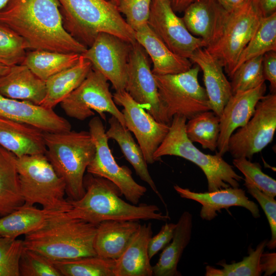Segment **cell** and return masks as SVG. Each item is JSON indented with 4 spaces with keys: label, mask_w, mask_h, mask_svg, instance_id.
Wrapping results in <instances>:
<instances>
[{
    "label": "cell",
    "mask_w": 276,
    "mask_h": 276,
    "mask_svg": "<svg viewBox=\"0 0 276 276\" xmlns=\"http://www.w3.org/2000/svg\"><path fill=\"white\" fill-rule=\"evenodd\" d=\"M135 38L151 58L154 75L176 74L187 71L192 67L190 59L172 52L148 24L135 31Z\"/></svg>",
    "instance_id": "7402d4cb"
},
{
    "label": "cell",
    "mask_w": 276,
    "mask_h": 276,
    "mask_svg": "<svg viewBox=\"0 0 276 276\" xmlns=\"http://www.w3.org/2000/svg\"><path fill=\"white\" fill-rule=\"evenodd\" d=\"M197 65L176 74L155 75L159 98L170 122L175 115L189 120L197 114L211 110L204 88L198 82Z\"/></svg>",
    "instance_id": "ba28073f"
},
{
    "label": "cell",
    "mask_w": 276,
    "mask_h": 276,
    "mask_svg": "<svg viewBox=\"0 0 276 276\" xmlns=\"http://www.w3.org/2000/svg\"><path fill=\"white\" fill-rule=\"evenodd\" d=\"M45 155L65 184L69 200H77L85 193L84 173L96 148L88 131L72 130L44 132Z\"/></svg>",
    "instance_id": "5b68a950"
},
{
    "label": "cell",
    "mask_w": 276,
    "mask_h": 276,
    "mask_svg": "<svg viewBox=\"0 0 276 276\" xmlns=\"http://www.w3.org/2000/svg\"><path fill=\"white\" fill-rule=\"evenodd\" d=\"M8 0H0V9L4 7Z\"/></svg>",
    "instance_id": "f907efd6"
},
{
    "label": "cell",
    "mask_w": 276,
    "mask_h": 276,
    "mask_svg": "<svg viewBox=\"0 0 276 276\" xmlns=\"http://www.w3.org/2000/svg\"><path fill=\"white\" fill-rule=\"evenodd\" d=\"M195 0H170L175 12H182Z\"/></svg>",
    "instance_id": "c3c4849f"
},
{
    "label": "cell",
    "mask_w": 276,
    "mask_h": 276,
    "mask_svg": "<svg viewBox=\"0 0 276 276\" xmlns=\"http://www.w3.org/2000/svg\"><path fill=\"white\" fill-rule=\"evenodd\" d=\"M0 22L29 49L82 54L87 49L64 28L58 0H8L0 9Z\"/></svg>",
    "instance_id": "6da1fadb"
},
{
    "label": "cell",
    "mask_w": 276,
    "mask_h": 276,
    "mask_svg": "<svg viewBox=\"0 0 276 276\" xmlns=\"http://www.w3.org/2000/svg\"><path fill=\"white\" fill-rule=\"evenodd\" d=\"M80 55L36 50L27 53L21 64L45 81L51 76L75 65Z\"/></svg>",
    "instance_id": "1f68e13d"
},
{
    "label": "cell",
    "mask_w": 276,
    "mask_h": 276,
    "mask_svg": "<svg viewBox=\"0 0 276 276\" xmlns=\"http://www.w3.org/2000/svg\"><path fill=\"white\" fill-rule=\"evenodd\" d=\"M226 12L217 0H195L181 18L189 32L202 39L206 48L217 37Z\"/></svg>",
    "instance_id": "44dd1931"
},
{
    "label": "cell",
    "mask_w": 276,
    "mask_h": 276,
    "mask_svg": "<svg viewBox=\"0 0 276 276\" xmlns=\"http://www.w3.org/2000/svg\"><path fill=\"white\" fill-rule=\"evenodd\" d=\"M262 66L264 79L270 83V93H276V51L263 55Z\"/></svg>",
    "instance_id": "f6af8a7d"
},
{
    "label": "cell",
    "mask_w": 276,
    "mask_h": 276,
    "mask_svg": "<svg viewBox=\"0 0 276 276\" xmlns=\"http://www.w3.org/2000/svg\"><path fill=\"white\" fill-rule=\"evenodd\" d=\"M189 59L202 70L211 110L220 117L233 95L231 83L224 75L222 66L204 47L196 50Z\"/></svg>",
    "instance_id": "ffe728a7"
},
{
    "label": "cell",
    "mask_w": 276,
    "mask_h": 276,
    "mask_svg": "<svg viewBox=\"0 0 276 276\" xmlns=\"http://www.w3.org/2000/svg\"><path fill=\"white\" fill-rule=\"evenodd\" d=\"M152 0H121L118 5L128 25L134 31L148 24Z\"/></svg>",
    "instance_id": "b9f144b4"
},
{
    "label": "cell",
    "mask_w": 276,
    "mask_h": 276,
    "mask_svg": "<svg viewBox=\"0 0 276 276\" xmlns=\"http://www.w3.org/2000/svg\"><path fill=\"white\" fill-rule=\"evenodd\" d=\"M84 195L77 200H69L72 208L68 217L84 220L98 225L106 220H156L167 221L168 214L159 212L154 204H133L123 200L119 187L109 180L88 173L84 176Z\"/></svg>",
    "instance_id": "7a4b0ae2"
},
{
    "label": "cell",
    "mask_w": 276,
    "mask_h": 276,
    "mask_svg": "<svg viewBox=\"0 0 276 276\" xmlns=\"http://www.w3.org/2000/svg\"><path fill=\"white\" fill-rule=\"evenodd\" d=\"M263 57L259 56L246 60L235 71L230 78L233 95L256 88L265 82Z\"/></svg>",
    "instance_id": "8d00e7d4"
},
{
    "label": "cell",
    "mask_w": 276,
    "mask_h": 276,
    "mask_svg": "<svg viewBox=\"0 0 276 276\" xmlns=\"http://www.w3.org/2000/svg\"><path fill=\"white\" fill-rule=\"evenodd\" d=\"M125 90L157 122L170 125L159 100L147 54L136 41L132 44L129 54Z\"/></svg>",
    "instance_id": "4fadbf2b"
},
{
    "label": "cell",
    "mask_w": 276,
    "mask_h": 276,
    "mask_svg": "<svg viewBox=\"0 0 276 276\" xmlns=\"http://www.w3.org/2000/svg\"><path fill=\"white\" fill-rule=\"evenodd\" d=\"M267 240L262 241L255 249L250 248L249 255L239 262L227 264L224 262L217 263L222 269L211 266L205 268L206 276H259L264 271L263 254Z\"/></svg>",
    "instance_id": "d590c367"
},
{
    "label": "cell",
    "mask_w": 276,
    "mask_h": 276,
    "mask_svg": "<svg viewBox=\"0 0 276 276\" xmlns=\"http://www.w3.org/2000/svg\"><path fill=\"white\" fill-rule=\"evenodd\" d=\"M175 12L170 0H152L148 25L172 52L189 59L196 50L206 45L189 32Z\"/></svg>",
    "instance_id": "9a60e30c"
},
{
    "label": "cell",
    "mask_w": 276,
    "mask_h": 276,
    "mask_svg": "<svg viewBox=\"0 0 276 276\" xmlns=\"http://www.w3.org/2000/svg\"><path fill=\"white\" fill-rule=\"evenodd\" d=\"M23 240L0 236V276H20Z\"/></svg>",
    "instance_id": "ab89813d"
},
{
    "label": "cell",
    "mask_w": 276,
    "mask_h": 276,
    "mask_svg": "<svg viewBox=\"0 0 276 276\" xmlns=\"http://www.w3.org/2000/svg\"><path fill=\"white\" fill-rule=\"evenodd\" d=\"M10 67L0 64V77L8 72Z\"/></svg>",
    "instance_id": "681fc988"
},
{
    "label": "cell",
    "mask_w": 276,
    "mask_h": 276,
    "mask_svg": "<svg viewBox=\"0 0 276 276\" xmlns=\"http://www.w3.org/2000/svg\"><path fill=\"white\" fill-rule=\"evenodd\" d=\"M192 226V215L190 212L185 211L176 223L171 243L163 249L157 262L152 266L153 275H181L177 270V266L183 251L190 241Z\"/></svg>",
    "instance_id": "83f0119b"
},
{
    "label": "cell",
    "mask_w": 276,
    "mask_h": 276,
    "mask_svg": "<svg viewBox=\"0 0 276 276\" xmlns=\"http://www.w3.org/2000/svg\"><path fill=\"white\" fill-rule=\"evenodd\" d=\"M187 120L182 116H173L168 133L153 154L154 161L159 160L163 156L173 155L192 162L205 175L209 192L229 187L238 188L243 177L217 152L215 155L205 154L193 144L186 134Z\"/></svg>",
    "instance_id": "8992f818"
},
{
    "label": "cell",
    "mask_w": 276,
    "mask_h": 276,
    "mask_svg": "<svg viewBox=\"0 0 276 276\" xmlns=\"http://www.w3.org/2000/svg\"><path fill=\"white\" fill-rule=\"evenodd\" d=\"M65 114L83 121L97 112L106 121L105 112L116 118L125 127L123 114L114 103L109 89L108 80L98 71L91 68L79 85L60 103Z\"/></svg>",
    "instance_id": "30bf717a"
},
{
    "label": "cell",
    "mask_w": 276,
    "mask_h": 276,
    "mask_svg": "<svg viewBox=\"0 0 276 276\" xmlns=\"http://www.w3.org/2000/svg\"><path fill=\"white\" fill-rule=\"evenodd\" d=\"M118 6L121 0H109Z\"/></svg>",
    "instance_id": "816d5d0a"
},
{
    "label": "cell",
    "mask_w": 276,
    "mask_h": 276,
    "mask_svg": "<svg viewBox=\"0 0 276 276\" xmlns=\"http://www.w3.org/2000/svg\"><path fill=\"white\" fill-rule=\"evenodd\" d=\"M97 227L84 220L69 218L65 213L25 235L24 245L52 261L97 256L94 247Z\"/></svg>",
    "instance_id": "277c9868"
},
{
    "label": "cell",
    "mask_w": 276,
    "mask_h": 276,
    "mask_svg": "<svg viewBox=\"0 0 276 276\" xmlns=\"http://www.w3.org/2000/svg\"><path fill=\"white\" fill-rule=\"evenodd\" d=\"M64 213L39 209L34 205L24 203L0 218V236L16 239L42 228Z\"/></svg>",
    "instance_id": "4316f807"
},
{
    "label": "cell",
    "mask_w": 276,
    "mask_h": 276,
    "mask_svg": "<svg viewBox=\"0 0 276 276\" xmlns=\"http://www.w3.org/2000/svg\"><path fill=\"white\" fill-rule=\"evenodd\" d=\"M275 130L276 93H270L258 101L248 122L231 135L227 152L234 158L251 160L272 141Z\"/></svg>",
    "instance_id": "7c38bea8"
},
{
    "label": "cell",
    "mask_w": 276,
    "mask_h": 276,
    "mask_svg": "<svg viewBox=\"0 0 276 276\" xmlns=\"http://www.w3.org/2000/svg\"><path fill=\"white\" fill-rule=\"evenodd\" d=\"M271 51H276V12L261 18L255 33L240 54L235 71L246 60Z\"/></svg>",
    "instance_id": "e575fe53"
},
{
    "label": "cell",
    "mask_w": 276,
    "mask_h": 276,
    "mask_svg": "<svg viewBox=\"0 0 276 276\" xmlns=\"http://www.w3.org/2000/svg\"><path fill=\"white\" fill-rule=\"evenodd\" d=\"M186 132L192 143H199L202 148L215 151L220 132V117L213 111L200 112L186 123Z\"/></svg>",
    "instance_id": "d6a6232c"
},
{
    "label": "cell",
    "mask_w": 276,
    "mask_h": 276,
    "mask_svg": "<svg viewBox=\"0 0 276 276\" xmlns=\"http://www.w3.org/2000/svg\"><path fill=\"white\" fill-rule=\"evenodd\" d=\"M264 83L256 88L233 94L220 117L217 152L223 156L227 152L228 142L235 130L244 126L254 114L258 101L265 94Z\"/></svg>",
    "instance_id": "e0dca14e"
},
{
    "label": "cell",
    "mask_w": 276,
    "mask_h": 276,
    "mask_svg": "<svg viewBox=\"0 0 276 276\" xmlns=\"http://www.w3.org/2000/svg\"><path fill=\"white\" fill-rule=\"evenodd\" d=\"M109 128L106 131L108 139L117 142L126 159L132 166L137 176L146 182L158 196L164 205L166 204L151 177L142 149L134 141L130 131L120 121L111 116L108 120Z\"/></svg>",
    "instance_id": "f546056e"
},
{
    "label": "cell",
    "mask_w": 276,
    "mask_h": 276,
    "mask_svg": "<svg viewBox=\"0 0 276 276\" xmlns=\"http://www.w3.org/2000/svg\"><path fill=\"white\" fill-rule=\"evenodd\" d=\"M53 262L62 276H114L115 260L97 255Z\"/></svg>",
    "instance_id": "836d02e7"
},
{
    "label": "cell",
    "mask_w": 276,
    "mask_h": 276,
    "mask_svg": "<svg viewBox=\"0 0 276 276\" xmlns=\"http://www.w3.org/2000/svg\"><path fill=\"white\" fill-rule=\"evenodd\" d=\"M176 224L166 223L163 225L160 231L150 239L148 245V251L150 259L159 251L163 249L171 241Z\"/></svg>",
    "instance_id": "ee69618b"
},
{
    "label": "cell",
    "mask_w": 276,
    "mask_h": 276,
    "mask_svg": "<svg viewBox=\"0 0 276 276\" xmlns=\"http://www.w3.org/2000/svg\"><path fill=\"white\" fill-rule=\"evenodd\" d=\"M249 0H217L219 3L227 11H232L239 8Z\"/></svg>",
    "instance_id": "7dc6e473"
},
{
    "label": "cell",
    "mask_w": 276,
    "mask_h": 276,
    "mask_svg": "<svg viewBox=\"0 0 276 276\" xmlns=\"http://www.w3.org/2000/svg\"><path fill=\"white\" fill-rule=\"evenodd\" d=\"M44 133L29 124L0 117V146L17 157L45 154Z\"/></svg>",
    "instance_id": "603a6c76"
},
{
    "label": "cell",
    "mask_w": 276,
    "mask_h": 276,
    "mask_svg": "<svg viewBox=\"0 0 276 276\" xmlns=\"http://www.w3.org/2000/svg\"><path fill=\"white\" fill-rule=\"evenodd\" d=\"M19 272L21 276H62L53 261L25 247L19 261Z\"/></svg>",
    "instance_id": "60d3db41"
},
{
    "label": "cell",
    "mask_w": 276,
    "mask_h": 276,
    "mask_svg": "<svg viewBox=\"0 0 276 276\" xmlns=\"http://www.w3.org/2000/svg\"><path fill=\"white\" fill-rule=\"evenodd\" d=\"M174 189L181 198L195 200L202 205L200 216L202 219L210 221L218 216L217 212L231 206L245 208L257 218L260 217L258 205L250 200L244 190L229 187L212 192L197 193L187 188L174 185Z\"/></svg>",
    "instance_id": "d6986e66"
},
{
    "label": "cell",
    "mask_w": 276,
    "mask_h": 276,
    "mask_svg": "<svg viewBox=\"0 0 276 276\" xmlns=\"http://www.w3.org/2000/svg\"><path fill=\"white\" fill-rule=\"evenodd\" d=\"M152 236L151 223L140 225L123 254L115 260L114 276H152V266L148 251Z\"/></svg>",
    "instance_id": "484cf974"
},
{
    "label": "cell",
    "mask_w": 276,
    "mask_h": 276,
    "mask_svg": "<svg viewBox=\"0 0 276 276\" xmlns=\"http://www.w3.org/2000/svg\"><path fill=\"white\" fill-rule=\"evenodd\" d=\"M262 17L276 12V0H251Z\"/></svg>",
    "instance_id": "bcb514c9"
},
{
    "label": "cell",
    "mask_w": 276,
    "mask_h": 276,
    "mask_svg": "<svg viewBox=\"0 0 276 276\" xmlns=\"http://www.w3.org/2000/svg\"><path fill=\"white\" fill-rule=\"evenodd\" d=\"M233 163L244 176V180L252 183L264 193L273 197L275 196L276 180L264 173L258 163L239 157L234 158Z\"/></svg>",
    "instance_id": "f35d334b"
},
{
    "label": "cell",
    "mask_w": 276,
    "mask_h": 276,
    "mask_svg": "<svg viewBox=\"0 0 276 276\" xmlns=\"http://www.w3.org/2000/svg\"><path fill=\"white\" fill-rule=\"evenodd\" d=\"M24 204L16 166V156L0 146V216Z\"/></svg>",
    "instance_id": "4dcf8cb0"
},
{
    "label": "cell",
    "mask_w": 276,
    "mask_h": 276,
    "mask_svg": "<svg viewBox=\"0 0 276 276\" xmlns=\"http://www.w3.org/2000/svg\"><path fill=\"white\" fill-rule=\"evenodd\" d=\"M0 117L29 124L44 132H61L72 129L68 121L53 109L1 95Z\"/></svg>",
    "instance_id": "ac0fdd59"
},
{
    "label": "cell",
    "mask_w": 276,
    "mask_h": 276,
    "mask_svg": "<svg viewBox=\"0 0 276 276\" xmlns=\"http://www.w3.org/2000/svg\"><path fill=\"white\" fill-rule=\"evenodd\" d=\"M64 28L87 48L100 33H106L131 43L136 42L134 31L107 0H58Z\"/></svg>",
    "instance_id": "3957f363"
},
{
    "label": "cell",
    "mask_w": 276,
    "mask_h": 276,
    "mask_svg": "<svg viewBox=\"0 0 276 276\" xmlns=\"http://www.w3.org/2000/svg\"><path fill=\"white\" fill-rule=\"evenodd\" d=\"M46 92L45 82L23 64L11 66L0 77V95L40 105Z\"/></svg>",
    "instance_id": "d4e9b609"
},
{
    "label": "cell",
    "mask_w": 276,
    "mask_h": 276,
    "mask_svg": "<svg viewBox=\"0 0 276 276\" xmlns=\"http://www.w3.org/2000/svg\"><path fill=\"white\" fill-rule=\"evenodd\" d=\"M16 166L25 204H39L43 209L59 213L71 210L65 198V184L45 154L16 157Z\"/></svg>",
    "instance_id": "52a82bcc"
},
{
    "label": "cell",
    "mask_w": 276,
    "mask_h": 276,
    "mask_svg": "<svg viewBox=\"0 0 276 276\" xmlns=\"http://www.w3.org/2000/svg\"><path fill=\"white\" fill-rule=\"evenodd\" d=\"M261 18L251 0L238 9L227 11L217 37L205 48L220 62L230 78Z\"/></svg>",
    "instance_id": "9c48e42d"
},
{
    "label": "cell",
    "mask_w": 276,
    "mask_h": 276,
    "mask_svg": "<svg viewBox=\"0 0 276 276\" xmlns=\"http://www.w3.org/2000/svg\"><path fill=\"white\" fill-rule=\"evenodd\" d=\"M91 68V63L80 55L75 65L51 76L45 81V95L40 105L53 109L79 86Z\"/></svg>",
    "instance_id": "f1b7e54d"
},
{
    "label": "cell",
    "mask_w": 276,
    "mask_h": 276,
    "mask_svg": "<svg viewBox=\"0 0 276 276\" xmlns=\"http://www.w3.org/2000/svg\"><path fill=\"white\" fill-rule=\"evenodd\" d=\"M28 49L24 39L0 22V64L11 67L21 64Z\"/></svg>",
    "instance_id": "74e56055"
},
{
    "label": "cell",
    "mask_w": 276,
    "mask_h": 276,
    "mask_svg": "<svg viewBox=\"0 0 276 276\" xmlns=\"http://www.w3.org/2000/svg\"><path fill=\"white\" fill-rule=\"evenodd\" d=\"M140 221L106 220L97 227L94 247L97 256L116 260L124 252L140 227Z\"/></svg>",
    "instance_id": "cb8c5ba5"
},
{
    "label": "cell",
    "mask_w": 276,
    "mask_h": 276,
    "mask_svg": "<svg viewBox=\"0 0 276 276\" xmlns=\"http://www.w3.org/2000/svg\"><path fill=\"white\" fill-rule=\"evenodd\" d=\"M88 127L96 151L87 172L109 180L119 187L127 200L137 204L146 192V188L134 180L131 171L127 166H120L116 161L109 148V139L101 118L93 117L89 122Z\"/></svg>",
    "instance_id": "8fae6325"
},
{
    "label": "cell",
    "mask_w": 276,
    "mask_h": 276,
    "mask_svg": "<svg viewBox=\"0 0 276 276\" xmlns=\"http://www.w3.org/2000/svg\"><path fill=\"white\" fill-rule=\"evenodd\" d=\"M113 99L122 106L126 128L135 135L147 164L155 162L153 154L169 129L168 125L157 122L125 90L116 91Z\"/></svg>",
    "instance_id": "2e32d148"
},
{
    "label": "cell",
    "mask_w": 276,
    "mask_h": 276,
    "mask_svg": "<svg viewBox=\"0 0 276 276\" xmlns=\"http://www.w3.org/2000/svg\"><path fill=\"white\" fill-rule=\"evenodd\" d=\"M244 186L248 192L259 202L264 211L271 230V237L266 244L269 249L276 247V201L274 197L269 196L259 190L252 183L244 180Z\"/></svg>",
    "instance_id": "7bdbcfd3"
},
{
    "label": "cell",
    "mask_w": 276,
    "mask_h": 276,
    "mask_svg": "<svg viewBox=\"0 0 276 276\" xmlns=\"http://www.w3.org/2000/svg\"><path fill=\"white\" fill-rule=\"evenodd\" d=\"M132 44L113 35L100 33L81 55L111 82L116 91H121L125 88Z\"/></svg>",
    "instance_id": "5bb4252c"
}]
</instances>
